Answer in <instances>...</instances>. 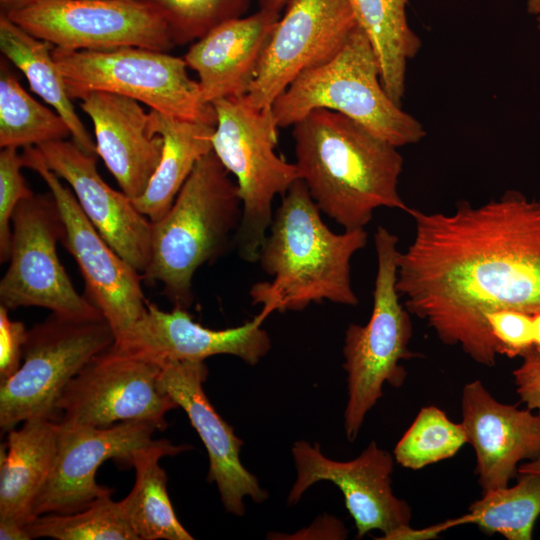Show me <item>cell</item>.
I'll return each mask as SVG.
<instances>
[{"mask_svg":"<svg viewBox=\"0 0 540 540\" xmlns=\"http://www.w3.org/2000/svg\"><path fill=\"white\" fill-rule=\"evenodd\" d=\"M414 236L397 254L396 288L411 315L446 345L492 367L499 355L485 316L540 312V202L516 190L453 212L409 207Z\"/></svg>","mask_w":540,"mask_h":540,"instance_id":"1","label":"cell"},{"mask_svg":"<svg viewBox=\"0 0 540 540\" xmlns=\"http://www.w3.org/2000/svg\"><path fill=\"white\" fill-rule=\"evenodd\" d=\"M296 166L320 211L344 230L365 228L376 209L407 213L398 147L351 118L315 109L293 126Z\"/></svg>","mask_w":540,"mask_h":540,"instance_id":"2","label":"cell"},{"mask_svg":"<svg viewBox=\"0 0 540 540\" xmlns=\"http://www.w3.org/2000/svg\"><path fill=\"white\" fill-rule=\"evenodd\" d=\"M305 182L296 180L281 197L260 248L258 261L270 281L252 285L253 305L274 311H302L324 300L356 306L351 260L368 242L365 228L333 232Z\"/></svg>","mask_w":540,"mask_h":540,"instance_id":"3","label":"cell"},{"mask_svg":"<svg viewBox=\"0 0 540 540\" xmlns=\"http://www.w3.org/2000/svg\"><path fill=\"white\" fill-rule=\"evenodd\" d=\"M229 174L209 152L197 162L167 213L152 222L151 257L142 278L160 283L175 307L191 305L196 271L235 243L242 201Z\"/></svg>","mask_w":540,"mask_h":540,"instance_id":"4","label":"cell"},{"mask_svg":"<svg viewBox=\"0 0 540 540\" xmlns=\"http://www.w3.org/2000/svg\"><path fill=\"white\" fill-rule=\"evenodd\" d=\"M341 113L388 143L415 144L423 125L386 93L377 57L359 25L329 60L301 73L274 101L278 128L293 126L315 109Z\"/></svg>","mask_w":540,"mask_h":540,"instance_id":"5","label":"cell"},{"mask_svg":"<svg viewBox=\"0 0 540 540\" xmlns=\"http://www.w3.org/2000/svg\"><path fill=\"white\" fill-rule=\"evenodd\" d=\"M374 243L377 272L371 316L365 325L352 323L347 327L343 346L348 389L344 428L351 442L383 396V386L400 387L404 383L407 372L401 361L416 357L409 348L411 314L396 288L398 237L378 226Z\"/></svg>","mask_w":540,"mask_h":540,"instance_id":"6","label":"cell"},{"mask_svg":"<svg viewBox=\"0 0 540 540\" xmlns=\"http://www.w3.org/2000/svg\"><path fill=\"white\" fill-rule=\"evenodd\" d=\"M216 113L212 151L235 177L242 201V220L234 246L246 262L258 261L273 218V201L300 179L296 164L275 152L278 126L272 107L255 109L243 97L212 103Z\"/></svg>","mask_w":540,"mask_h":540,"instance_id":"7","label":"cell"},{"mask_svg":"<svg viewBox=\"0 0 540 540\" xmlns=\"http://www.w3.org/2000/svg\"><path fill=\"white\" fill-rule=\"evenodd\" d=\"M52 56L72 100L92 91L110 92L169 116L216 125L215 109L204 101L199 82L189 77L184 57L141 47L54 48Z\"/></svg>","mask_w":540,"mask_h":540,"instance_id":"8","label":"cell"},{"mask_svg":"<svg viewBox=\"0 0 540 540\" xmlns=\"http://www.w3.org/2000/svg\"><path fill=\"white\" fill-rule=\"evenodd\" d=\"M114 342L105 318L74 320L52 313L30 328L20 368L0 382L2 433L32 418L58 421L56 405L67 384Z\"/></svg>","mask_w":540,"mask_h":540,"instance_id":"9","label":"cell"},{"mask_svg":"<svg viewBox=\"0 0 540 540\" xmlns=\"http://www.w3.org/2000/svg\"><path fill=\"white\" fill-rule=\"evenodd\" d=\"M9 266L0 281V305L8 310L37 306L74 320L104 318L74 288L56 251L64 237L57 203L49 192L33 194L16 207L11 221Z\"/></svg>","mask_w":540,"mask_h":540,"instance_id":"10","label":"cell"},{"mask_svg":"<svg viewBox=\"0 0 540 540\" xmlns=\"http://www.w3.org/2000/svg\"><path fill=\"white\" fill-rule=\"evenodd\" d=\"M6 15L65 51L141 47L168 52L175 46L162 18L136 0H33Z\"/></svg>","mask_w":540,"mask_h":540,"instance_id":"11","label":"cell"},{"mask_svg":"<svg viewBox=\"0 0 540 540\" xmlns=\"http://www.w3.org/2000/svg\"><path fill=\"white\" fill-rule=\"evenodd\" d=\"M22 157L24 166L39 174L54 197L65 229L62 241L80 269L86 297L111 326L114 343L120 341L147 309L142 275L99 234L71 188L47 167L37 146L25 147Z\"/></svg>","mask_w":540,"mask_h":540,"instance_id":"12","label":"cell"},{"mask_svg":"<svg viewBox=\"0 0 540 540\" xmlns=\"http://www.w3.org/2000/svg\"><path fill=\"white\" fill-rule=\"evenodd\" d=\"M161 365L113 347L95 356L63 390L58 422L109 427L124 421H147L164 430L166 414L177 403L158 386Z\"/></svg>","mask_w":540,"mask_h":540,"instance_id":"13","label":"cell"},{"mask_svg":"<svg viewBox=\"0 0 540 540\" xmlns=\"http://www.w3.org/2000/svg\"><path fill=\"white\" fill-rule=\"evenodd\" d=\"M358 26L351 0H291L243 100L271 108L301 73L333 57Z\"/></svg>","mask_w":540,"mask_h":540,"instance_id":"14","label":"cell"},{"mask_svg":"<svg viewBox=\"0 0 540 540\" xmlns=\"http://www.w3.org/2000/svg\"><path fill=\"white\" fill-rule=\"evenodd\" d=\"M297 478L287 502L296 504L314 483L330 481L344 496L345 506L354 520L358 538L372 530L383 533L381 539L402 540L411 528V508L392 489L394 456L375 441L350 461L324 456L318 444L299 440L292 447Z\"/></svg>","mask_w":540,"mask_h":540,"instance_id":"15","label":"cell"},{"mask_svg":"<svg viewBox=\"0 0 540 540\" xmlns=\"http://www.w3.org/2000/svg\"><path fill=\"white\" fill-rule=\"evenodd\" d=\"M55 459L31 510L39 515L69 514L89 507L113 490L96 482L98 468L108 459L131 466L134 453L150 445L157 426L124 421L109 427L62 423Z\"/></svg>","mask_w":540,"mask_h":540,"instance_id":"16","label":"cell"},{"mask_svg":"<svg viewBox=\"0 0 540 540\" xmlns=\"http://www.w3.org/2000/svg\"><path fill=\"white\" fill-rule=\"evenodd\" d=\"M186 310L174 306L167 312L148 302L144 315L112 347L159 365L172 361H204L221 354L255 365L270 351L271 340L262 323L271 313L264 308L243 325L222 330L200 325Z\"/></svg>","mask_w":540,"mask_h":540,"instance_id":"17","label":"cell"},{"mask_svg":"<svg viewBox=\"0 0 540 540\" xmlns=\"http://www.w3.org/2000/svg\"><path fill=\"white\" fill-rule=\"evenodd\" d=\"M47 167L71 187L83 213L107 243L141 275L151 257L152 222L99 175L96 156L66 139L37 146Z\"/></svg>","mask_w":540,"mask_h":540,"instance_id":"18","label":"cell"},{"mask_svg":"<svg viewBox=\"0 0 540 540\" xmlns=\"http://www.w3.org/2000/svg\"><path fill=\"white\" fill-rule=\"evenodd\" d=\"M208 375L205 361H172L161 365L158 386L187 414L209 456L208 480L217 485L227 512L245 513L243 499L261 503L268 493L240 461L243 441L216 412L207 398L203 383Z\"/></svg>","mask_w":540,"mask_h":540,"instance_id":"19","label":"cell"},{"mask_svg":"<svg viewBox=\"0 0 540 540\" xmlns=\"http://www.w3.org/2000/svg\"><path fill=\"white\" fill-rule=\"evenodd\" d=\"M461 414L482 493L508 486L522 461L540 456V416L499 402L480 380L464 385Z\"/></svg>","mask_w":540,"mask_h":540,"instance_id":"20","label":"cell"},{"mask_svg":"<svg viewBox=\"0 0 540 540\" xmlns=\"http://www.w3.org/2000/svg\"><path fill=\"white\" fill-rule=\"evenodd\" d=\"M94 126L96 153L121 191L135 199L146 190L163 152L157 134L140 102L118 94L92 91L80 99Z\"/></svg>","mask_w":540,"mask_h":540,"instance_id":"21","label":"cell"},{"mask_svg":"<svg viewBox=\"0 0 540 540\" xmlns=\"http://www.w3.org/2000/svg\"><path fill=\"white\" fill-rule=\"evenodd\" d=\"M279 18L260 9L218 25L190 46L184 59L198 75L205 102L246 95Z\"/></svg>","mask_w":540,"mask_h":540,"instance_id":"22","label":"cell"},{"mask_svg":"<svg viewBox=\"0 0 540 540\" xmlns=\"http://www.w3.org/2000/svg\"><path fill=\"white\" fill-rule=\"evenodd\" d=\"M61 424L32 418L11 429L0 448V520L31 521L34 501L50 474Z\"/></svg>","mask_w":540,"mask_h":540,"instance_id":"23","label":"cell"},{"mask_svg":"<svg viewBox=\"0 0 540 540\" xmlns=\"http://www.w3.org/2000/svg\"><path fill=\"white\" fill-rule=\"evenodd\" d=\"M153 130L163 138L160 163L135 207L151 222L172 206L197 162L212 151L215 125L194 122L149 110Z\"/></svg>","mask_w":540,"mask_h":540,"instance_id":"24","label":"cell"},{"mask_svg":"<svg viewBox=\"0 0 540 540\" xmlns=\"http://www.w3.org/2000/svg\"><path fill=\"white\" fill-rule=\"evenodd\" d=\"M190 449L167 439L154 440L131 459L135 483L121 500L127 520L139 540H192L175 515L167 492V475L159 461Z\"/></svg>","mask_w":540,"mask_h":540,"instance_id":"25","label":"cell"},{"mask_svg":"<svg viewBox=\"0 0 540 540\" xmlns=\"http://www.w3.org/2000/svg\"><path fill=\"white\" fill-rule=\"evenodd\" d=\"M54 48L50 42L31 35L0 13L1 53L25 75L30 89L65 120L76 145L96 155V144L76 113L54 62Z\"/></svg>","mask_w":540,"mask_h":540,"instance_id":"26","label":"cell"},{"mask_svg":"<svg viewBox=\"0 0 540 540\" xmlns=\"http://www.w3.org/2000/svg\"><path fill=\"white\" fill-rule=\"evenodd\" d=\"M359 25L378 60L382 85L399 106L405 92L407 63L421 48L408 24L407 0H351Z\"/></svg>","mask_w":540,"mask_h":540,"instance_id":"27","label":"cell"},{"mask_svg":"<svg viewBox=\"0 0 540 540\" xmlns=\"http://www.w3.org/2000/svg\"><path fill=\"white\" fill-rule=\"evenodd\" d=\"M515 485L484 492L468 508L465 522L508 540H530L540 515V474L519 473Z\"/></svg>","mask_w":540,"mask_h":540,"instance_id":"28","label":"cell"},{"mask_svg":"<svg viewBox=\"0 0 540 540\" xmlns=\"http://www.w3.org/2000/svg\"><path fill=\"white\" fill-rule=\"evenodd\" d=\"M69 136L65 120L35 100L1 61L0 147L39 146Z\"/></svg>","mask_w":540,"mask_h":540,"instance_id":"29","label":"cell"},{"mask_svg":"<svg viewBox=\"0 0 540 540\" xmlns=\"http://www.w3.org/2000/svg\"><path fill=\"white\" fill-rule=\"evenodd\" d=\"M31 539L56 540H139L131 528L121 501L111 495L96 499L74 513L42 514L25 525Z\"/></svg>","mask_w":540,"mask_h":540,"instance_id":"30","label":"cell"},{"mask_svg":"<svg viewBox=\"0 0 540 540\" xmlns=\"http://www.w3.org/2000/svg\"><path fill=\"white\" fill-rule=\"evenodd\" d=\"M467 443L462 423H455L436 406L421 408L394 448V459L404 468L419 470L449 459Z\"/></svg>","mask_w":540,"mask_h":540,"instance_id":"31","label":"cell"},{"mask_svg":"<svg viewBox=\"0 0 540 540\" xmlns=\"http://www.w3.org/2000/svg\"><path fill=\"white\" fill-rule=\"evenodd\" d=\"M166 23L175 45L202 38L218 25L240 18L249 0H136Z\"/></svg>","mask_w":540,"mask_h":540,"instance_id":"32","label":"cell"},{"mask_svg":"<svg viewBox=\"0 0 540 540\" xmlns=\"http://www.w3.org/2000/svg\"><path fill=\"white\" fill-rule=\"evenodd\" d=\"M24 166L18 148L4 147L0 151V261L7 262L10 256L12 237L11 221L18 204L34 193L21 173Z\"/></svg>","mask_w":540,"mask_h":540,"instance_id":"33","label":"cell"},{"mask_svg":"<svg viewBox=\"0 0 540 540\" xmlns=\"http://www.w3.org/2000/svg\"><path fill=\"white\" fill-rule=\"evenodd\" d=\"M499 355L522 357L534 348L533 315L516 309H499L485 316Z\"/></svg>","mask_w":540,"mask_h":540,"instance_id":"34","label":"cell"},{"mask_svg":"<svg viewBox=\"0 0 540 540\" xmlns=\"http://www.w3.org/2000/svg\"><path fill=\"white\" fill-rule=\"evenodd\" d=\"M27 331L21 321L10 319L8 309L0 305V382L20 368Z\"/></svg>","mask_w":540,"mask_h":540,"instance_id":"35","label":"cell"},{"mask_svg":"<svg viewBox=\"0 0 540 540\" xmlns=\"http://www.w3.org/2000/svg\"><path fill=\"white\" fill-rule=\"evenodd\" d=\"M522 363L513 371L516 392L528 409L540 416V349L533 348L522 356Z\"/></svg>","mask_w":540,"mask_h":540,"instance_id":"36","label":"cell"},{"mask_svg":"<svg viewBox=\"0 0 540 540\" xmlns=\"http://www.w3.org/2000/svg\"><path fill=\"white\" fill-rule=\"evenodd\" d=\"M1 540H30L24 525L13 520H0Z\"/></svg>","mask_w":540,"mask_h":540,"instance_id":"37","label":"cell"},{"mask_svg":"<svg viewBox=\"0 0 540 540\" xmlns=\"http://www.w3.org/2000/svg\"><path fill=\"white\" fill-rule=\"evenodd\" d=\"M33 0H0L1 13H9L21 8Z\"/></svg>","mask_w":540,"mask_h":540,"instance_id":"38","label":"cell"},{"mask_svg":"<svg viewBox=\"0 0 540 540\" xmlns=\"http://www.w3.org/2000/svg\"><path fill=\"white\" fill-rule=\"evenodd\" d=\"M291 0H259L260 9L278 12Z\"/></svg>","mask_w":540,"mask_h":540,"instance_id":"39","label":"cell"},{"mask_svg":"<svg viewBox=\"0 0 540 540\" xmlns=\"http://www.w3.org/2000/svg\"><path fill=\"white\" fill-rule=\"evenodd\" d=\"M519 473H537L540 474V456L534 460L524 462L518 467Z\"/></svg>","mask_w":540,"mask_h":540,"instance_id":"40","label":"cell"},{"mask_svg":"<svg viewBox=\"0 0 540 540\" xmlns=\"http://www.w3.org/2000/svg\"><path fill=\"white\" fill-rule=\"evenodd\" d=\"M533 315V335H534V347L540 349V312H536Z\"/></svg>","mask_w":540,"mask_h":540,"instance_id":"41","label":"cell"},{"mask_svg":"<svg viewBox=\"0 0 540 540\" xmlns=\"http://www.w3.org/2000/svg\"><path fill=\"white\" fill-rule=\"evenodd\" d=\"M527 11L534 15L537 21V28L540 30V0H528Z\"/></svg>","mask_w":540,"mask_h":540,"instance_id":"42","label":"cell"}]
</instances>
